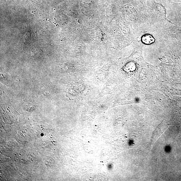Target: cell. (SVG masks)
<instances>
[{
    "instance_id": "cell-1",
    "label": "cell",
    "mask_w": 181,
    "mask_h": 181,
    "mask_svg": "<svg viewBox=\"0 0 181 181\" xmlns=\"http://www.w3.org/2000/svg\"><path fill=\"white\" fill-rule=\"evenodd\" d=\"M155 39L151 34H146L142 36L141 42L145 45H150L154 43Z\"/></svg>"
},
{
    "instance_id": "cell-2",
    "label": "cell",
    "mask_w": 181,
    "mask_h": 181,
    "mask_svg": "<svg viewBox=\"0 0 181 181\" xmlns=\"http://www.w3.org/2000/svg\"><path fill=\"white\" fill-rule=\"evenodd\" d=\"M47 166L49 167L52 166H53V159L51 160V159H47L46 161V164Z\"/></svg>"
}]
</instances>
